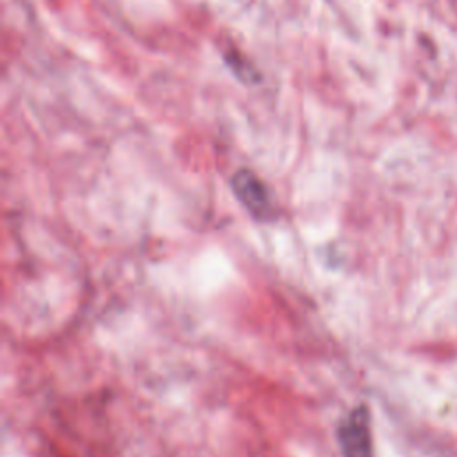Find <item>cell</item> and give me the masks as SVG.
<instances>
[{
    "label": "cell",
    "mask_w": 457,
    "mask_h": 457,
    "mask_svg": "<svg viewBox=\"0 0 457 457\" xmlns=\"http://www.w3.org/2000/svg\"><path fill=\"white\" fill-rule=\"evenodd\" d=\"M231 188L240 204L249 211V215L263 224L275 220V206L272 202L270 190L266 184L250 170H238L231 177Z\"/></svg>",
    "instance_id": "cell-1"
},
{
    "label": "cell",
    "mask_w": 457,
    "mask_h": 457,
    "mask_svg": "<svg viewBox=\"0 0 457 457\" xmlns=\"http://www.w3.org/2000/svg\"><path fill=\"white\" fill-rule=\"evenodd\" d=\"M336 436L343 457H373L370 411L366 405L352 409L338 425Z\"/></svg>",
    "instance_id": "cell-2"
},
{
    "label": "cell",
    "mask_w": 457,
    "mask_h": 457,
    "mask_svg": "<svg viewBox=\"0 0 457 457\" xmlns=\"http://www.w3.org/2000/svg\"><path fill=\"white\" fill-rule=\"evenodd\" d=\"M227 67L233 70V74L245 85H256L259 83V74L257 70L252 67V63L249 60H245L238 51H229L224 56Z\"/></svg>",
    "instance_id": "cell-3"
}]
</instances>
